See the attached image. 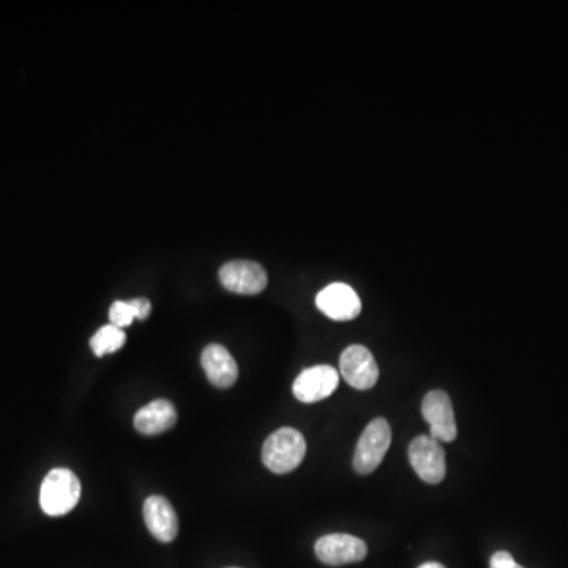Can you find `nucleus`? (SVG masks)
Returning a JSON list of instances; mask_svg holds the SVG:
<instances>
[{"label": "nucleus", "instance_id": "f03ea898", "mask_svg": "<svg viewBox=\"0 0 568 568\" xmlns=\"http://www.w3.org/2000/svg\"><path fill=\"white\" fill-rule=\"evenodd\" d=\"M81 497V482L70 469H53L46 475L40 490V505L49 516L67 515Z\"/></svg>", "mask_w": 568, "mask_h": 568}, {"label": "nucleus", "instance_id": "7ed1b4c3", "mask_svg": "<svg viewBox=\"0 0 568 568\" xmlns=\"http://www.w3.org/2000/svg\"><path fill=\"white\" fill-rule=\"evenodd\" d=\"M390 444H392V430L389 422L385 419H374L363 430L355 447L354 460H352L355 471L360 475L376 471L389 452Z\"/></svg>", "mask_w": 568, "mask_h": 568}, {"label": "nucleus", "instance_id": "a211bd4d", "mask_svg": "<svg viewBox=\"0 0 568 568\" xmlns=\"http://www.w3.org/2000/svg\"><path fill=\"white\" fill-rule=\"evenodd\" d=\"M419 568H445L444 565L439 564V562H425V564L420 565Z\"/></svg>", "mask_w": 568, "mask_h": 568}, {"label": "nucleus", "instance_id": "f257e3e1", "mask_svg": "<svg viewBox=\"0 0 568 568\" xmlns=\"http://www.w3.org/2000/svg\"><path fill=\"white\" fill-rule=\"evenodd\" d=\"M307 455V442L296 428H280L262 447V463L273 474H288L299 468Z\"/></svg>", "mask_w": 568, "mask_h": 568}, {"label": "nucleus", "instance_id": "4468645a", "mask_svg": "<svg viewBox=\"0 0 568 568\" xmlns=\"http://www.w3.org/2000/svg\"><path fill=\"white\" fill-rule=\"evenodd\" d=\"M125 341H127V337H125L124 330L109 324V326L101 327L95 333L90 340V348L97 357H103V355L119 351L124 346Z\"/></svg>", "mask_w": 568, "mask_h": 568}, {"label": "nucleus", "instance_id": "dca6fc26", "mask_svg": "<svg viewBox=\"0 0 568 568\" xmlns=\"http://www.w3.org/2000/svg\"><path fill=\"white\" fill-rule=\"evenodd\" d=\"M490 568H524L513 559L512 554L507 551H497L493 554L490 561Z\"/></svg>", "mask_w": 568, "mask_h": 568}, {"label": "nucleus", "instance_id": "0eeeda50", "mask_svg": "<svg viewBox=\"0 0 568 568\" xmlns=\"http://www.w3.org/2000/svg\"><path fill=\"white\" fill-rule=\"evenodd\" d=\"M423 419L430 425L431 438L441 442H453L456 439L455 412L452 400L444 390H431L426 393L422 403Z\"/></svg>", "mask_w": 568, "mask_h": 568}, {"label": "nucleus", "instance_id": "f3484780", "mask_svg": "<svg viewBox=\"0 0 568 568\" xmlns=\"http://www.w3.org/2000/svg\"><path fill=\"white\" fill-rule=\"evenodd\" d=\"M131 305L135 308L136 319H141V321H144L152 310V305L147 299H133Z\"/></svg>", "mask_w": 568, "mask_h": 568}, {"label": "nucleus", "instance_id": "ddd939ff", "mask_svg": "<svg viewBox=\"0 0 568 568\" xmlns=\"http://www.w3.org/2000/svg\"><path fill=\"white\" fill-rule=\"evenodd\" d=\"M177 412L168 400H155L139 409L135 415V428L146 436H157L176 425Z\"/></svg>", "mask_w": 568, "mask_h": 568}, {"label": "nucleus", "instance_id": "9b49d317", "mask_svg": "<svg viewBox=\"0 0 568 568\" xmlns=\"http://www.w3.org/2000/svg\"><path fill=\"white\" fill-rule=\"evenodd\" d=\"M144 521L150 534L158 542L171 543L179 534V520L177 513L163 496H150L144 502Z\"/></svg>", "mask_w": 568, "mask_h": 568}, {"label": "nucleus", "instance_id": "39448f33", "mask_svg": "<svg viewBox=\"0 0 568 568\" xmlns=\"http://www.w3.org/2000/svg\"><path fill=\"white\" fill-rule=\"evenodd\" d=\"M340 373L344 381L357 390L373 389L379 379L378 363L370 349L352 344L340 357Z\"/></svg>", "mask_w": 568, "mask_h": 568}, {"label": "nucleus", "instance_id": "6e6552de", "mask_svg": "<svg viewBox=\"0 0 568 568\" xmlns=\"http://www.w3.org/2000/svg\"><path fill=\"white\" fill-rule=\"evenodd\" d=\"M340 384V373L330 365H316L307 368L297 376L292 385L294 397L300 403H318L326 400L337 390Z\"/></svg>", "mask_w": 568, "mask_h": 568}, {"label": "nucleus", "instance_id": "2eb2a0df", "mask_svg": "<svg viewBox=\"0 0 568 568\" xmlns=\"http://www.w3.org/2000/svg\"><path fill=\"white\" fill-rule=\"evenodd\" d=\"M135 319V308H133L131 302L119 300V302H114L113 307L109 310V321H111L113 326L119 327V329L130 326Z\"/></svg>", "mask_w": 568, "mask_h": 568}, {"label": "nucleus", "instance_id": "1a4fd4ad", "mask_svg": "<svg viewBox=\"0 0 568 568\" xmlns=\"http://www.w3.org/2000/svg\"><path fill=\"white\" fill-rule=\"evenodd\" d=\"M220 281L228 291L256 296L267 288V272L258 262L231 261L220 269Z\"/></svg>", "mask_w": 568, "mask_h": 568}, {"label": "nucleus", "instance_id": "9d476101", "mask_svg": "<svg viewBox=\"0 0 568 568\" xmlns=\"http://www.w3.org/2000/svg\"><path fill=\"white\" fill-rule=\"evenodd\" d=\"M316 305L327 318L340 322L352 321L362 311V302L357 292L344 283H332L322 289L316 296Z\"/></svg>", "mask_w": 568, "mask_h": 568}, {"label": "nucleus", "instance_id": "f8f14e48", "mask_svg": "<svg viewBox=\"0 0 568 568\" xmlns=\"http://www.w3.org/2000/svg\"><path fill=\"white\" fill-rule=\"evenodd\" d=\"M202 368L215 387L229 389L239 378V367L228 349L220 344H210L201 357Z\"/></svg>", "mask_w": 568, "mask_h": 568}, {"label": "nucleus", "instance_id": "20e7f679", "mask_svg": "<svg viewBox=\"0 0 568 568\" xmlns=\"http://www.w3.org/2000/svg\"><path fill=\"white\" fill-rule=\"evenodd\" d=\"M408 455L412 469L423 482L438 485L445 479L447 466H445V452L441 442L422 434L411 442Z\"/></svg>", "mask_w": 568, "mask_h": 568}, {"label": "nucleus", "instance_id": "423d86ee", "mask_svg": "<svg viewBox=\"0 0 568 568\" xmlns=\"http://www.w3.org/2000/svg\"><path fill=\"white\" fill-rule=\"evenodd\" d=\"M314 553L322 564L338 567L363 561L367 557L368 546L354 535L330 534L324 535L316 542Z\"/></svg>", "mask_w": 568, "mask_h": 568}]
</instances>
